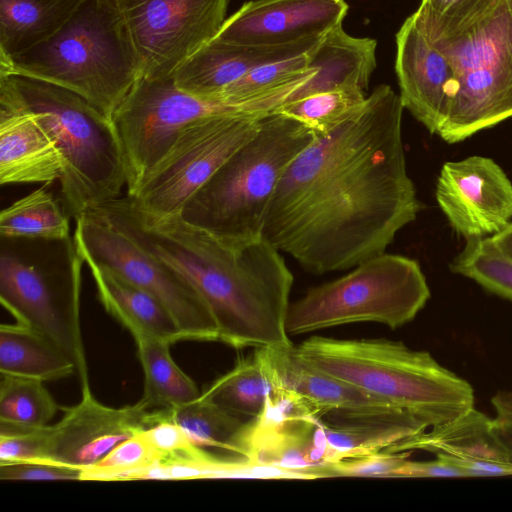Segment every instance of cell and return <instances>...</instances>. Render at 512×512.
Segmentation results:
<instances>
[{
    "mask_svg": "<svg viewBox=\"0 0 512 512\" xmlns=\"http://www.w3.org/2000/svg\"><path fill=\"white\" fill-rule=\"evenodd\" d=\"M403 111L399 94L382 84L316 137L280 179L263 238L317 275L385 253L423 209L407 172Z\"/></svg>",
    "mask_w": 512,
    "mask_h": 512,
    "instance_id": "cell-1",
    "label": "cell"
},
{
    "mask_svg": "<svg viewBox=\"0 0 512 512\" xmlns=\"http://www.w3.org/2000/svg\"><path fill=\"white\" fill-rule=\"evenodd\" d=\"M181 273L207 303L219 342L233 348L291 345L285 328L293 274L263 237L227 244L186 223L142 214L128 195L89 209Z\"/></svg>",
    "mask_w": 512,
    "mask_h": 512,
    "instance_id": "cell-2",
    "label": "cell"
},
{
    "mask_svg": "<svg viewBox=\"0 0 512 512\" xmlns=\"http://www.w3.org/2000/svg\"><path fill=\"white\" fill-rule=\"evenodd\" d=\"M450 61L454 80L437 130L461 142L512 117V0H474L448 14L410 15Z\"/></svg>",
    "mask_w": 512,
    "mask_h": 512,
    "instance_id": "cell-3",
    "label": "cell"
},
{
    "mask_svg": "<svg viewBox=\"0 0 512 512\" xmlns=\"http://www.w3.org/2000/svg\"><path fill=\"white\" fill-rule=\"evenodd\" d=\"M297 350L311 366L405 411L428 429L474 407L469 382L429 352L399 341L314 336Z\"/></svg>",
    "mask_w": 512,
    "mask_h": 512,
    "instance_id": "cell-4",
    "label": "cell"
},
{
    "mask_svg": "<svg viewBox=\"0 0 512 512\" xmlns=\"http://www.w3.org/2000/svg\"><path fill=\"white\" fill-rule=\"evenodd\" d=\"M0 102L36 115L56 141L64 167L61 202L75 219L120 197L126 163L113 122L80 95L19 75L0 74Z\"/></svg>",
    "mask_w": 512,
    "mask_h": 512,
    "instance_id": "cell-5",
    "label": "cell"
},
{
    "mask_svg": "<svg viewBox=\"0 0 512 512\" xmlns=\"http://www.w3.org/2000/svg\"><path fill=\"white\" fill-rule=\"evenodd\" d=\"M0 74L66 88L112 120L141 68L115 0H85L53 37L0 61Z\"/></svg>",
    "mask_w": 512,
    "mask_h": 512,
    "instance_id": "cell-6",
    "label": "cell"
},
{
    "mask_svg": "<svg viewBox=\"0 0 512 512\" xmlns=\"http://www.w3.org/2000/svg\"><path fill=\"white\" fill-rule=\"evenodd\" d=\"M315 138L297 120L267 114L257 133L222 164L179 216L223 243L263 237L266 211L280 179Z\"/></svg>",
    "mask_w": 512,
    "mask_h": 512,
    "instance_id": "cell-7",
    "label": "cell"
},
{
    "mask_svg": "<svg viewBox=\"0 0 512 512\" xmlns=\"http://www.w3.org/2000/svg\"><path fill=\"white\" fill-rule=\"evenodd\" d=\"M1 237L0 300L74 362L81 390L90 387L80 321L82 259L74 237Z\"/></svg>",
    "mask_w": 512,
    "mask_h": 512,
    "instance_id": "cell-8",
    "label": "cell"
},
{
    "mask_svg": "<svg viewBox=\"0 0 512 512\" xmlns=\"http://www.w3.org/2000/svg\"><path fill=\"white\" fill-rule=\"evenodd\" d=\"M430 295L416 260L385 252L290 303L285 328L288 335L359 322L396 329L411 322Z\"/></svg>",
    "mask_w": 512,
    "mask_h": 512,
    "instance_id": "cell-9",
    "label": "cell"
},
{
    "mask_svg": "<svg viewBox=\"0 0 512 512\" xmlns=\"http://www.w3.org/2000/svg\"><path fill=\"white\" fill-rule=\"evenodd\" d=\"M264 116L222 113L188 123L137 191L128 195L134 206L149 218L179 215L222 164L257 133Z\"/></svg>",
    "mask_w": 512,
    "mask_h": 512,
    "instance_id": "cell-10",
    "label": "cell"
},
{
    "mask_svg": "<svg viewBox=\"0 0 512 512\" xmlns=\"http://www.w3.org/2000/svg\"><path fill=\"white\" fill-rule=\"evenodd\" d=\"M75 222L73 237L84 263L107 267L152 294L172 316L185 341H219L207 303L181 273L90 212Z\"/></svg>",
    "mask_w": 512,
    "mask_h": 512,
    "instance_id": "cell-11",
    "label": "cell"
},
{
    "mask_svg": "<svg viewBox=\"0 0 512 512\" xmlns=\"http://www.w3.org/2000/svg\"><path fill=\"white\" fill-rule=\"evenodd\" d=\"M248 114L239 106L209 101L180 89L173 78L140 76L112 116L127 171V195L170 150L190 122L213 114Z\"/></svg>",
    "mask_w": 512,
    "mask_h": 512,
    "instance_id": "cell-12",
    "label": "cell"
},
{
    "mask_svg": "<svg viewBox=\"0 0 512 512\" xmlns=\"http://www.w3.org/2000/svg\"><path fill=\"white\" fill-rule=\"evenodd\" d=\"M141 76L167 77L213 40L229 0H115Z\"/></svg>",
    "mask_w": 512,
    "mask_h": 512,
    "instance_id": "cell-13",
    "label": "cell"
},
{
    "mask_svg": "<svg viewBox=\"0 0 512 512\" xmlns=\"http://www.w3.org/2000/svg\"><path fill=\"white\" fill-rule=\"evenodd\" d=\"M435 197L451 228L465 241L493 236L512 222V182L489 157L445 162Z\"/></svg>",
    "mask_w": 512,
    "mask_h": 512,
    "instance_id": "cell-14",
    "label": "cell"
},
{
    "mask_svg": "<svg viewBox=\"0 0 512 512\" xmlns=\"http://www.w3.org/2000/svg\"><path fill=\"white\" fill-rule=\"evenodd\" d=\"M256 350L274 387L298 397L318 417H329L330 424L419 421L405 411L311 366L292 344Z\"/></svg>",
    "mask_w": 512,
    "mask_h": 512,
    "instance_id": "cell-15",
    "label": "cell"
},
{
    "mask_svg": "<svg viewBox=\"0 0 512 512\" xmlns=\"http://www.w3.org/2000/svg\"><path fill=\"white\" fill-rule=\"evenodd\" d=\"M150 411L141 401L110 407L95 398L91 387L82 389L80 401L44 427V460L81 470L150 427Z\"/></svg>",
    "mask_w": 512,
    "mask_h": 512,
    "instance_id": "cell-16",
    "label": "cell"
},
{
    "mask_svg": "<svg viewBox=\"0 0 512 512\" xmlns=\"http://www.w3.org/2000/svg\"><path fill=\"white\" fill-rule=\"evenodd\" d=\"M348 9L345 0H251L226 18L214 40L246 47L315 42L341 25Z\"/></svg>",
    "mask_w": 512,
    "mask_h": 512,
    "instance_id": "cell-17",
    "label": "cell"
},
{
    "mask_svg": "<svg viewBox=\"0 0 512 512\" xmlns=\"http://www.w3.org/2000/svg\"><path fill=\"white\" fill-rule=\"evenodd\" d=\"M384 449L423 450L460 468L466 477L512 475V460L492 419L474 407L454 420L434 426Z\"/></svg>",
    "mask_w": 512,
    "mask_h": 512,
    "instance_id": "cell-18",
    "label": "cell"
},
{
    "mask_svg": "<svg viewBox=\"0 0 512 512\" xmlns=\"http://www.w3.org/2000/svg\"><path fill=\"white\" fill-rule=\"evenodd\" d=\"M395 72L404 109L436 134L454 80L447 57L409 16L396 33Z\"/></svg>",
    "mask_w": 512,
    "mask_h": 512,
    "instance_id": "cell-19",
    "label": "cell"
},
{
    "mask_svg": "<svg viewBox=\"0 0 512 512\" xmlns=\"http://www.w3.org/2000/svg\"><path fill=\"white\" fill-rule=\"evenodd\" d=\"M64 161L56 141L32 112L0 102V183L50 184Z\"/></svg>",
    "mask_w": 512,
    "mask_h": 512,
    "instance_id": "cell-20",
    "label": "cell"
},
{
    "mask_svg": "<svg viewBox=\"0 0 512 512\" xmlns=\"http://www.w3.org/2000/svg\"><path fill=\"white\" fill-rule=\"evenodd\" d=\"M318 41L280 47H246L213 39L182 63L173 78L183 91L219 102L225 89L253 68L305 53Z\"/></svg>",
    "mask_w": 512,
    "mask_h": 512,
    "instance_id": "cell-21",
    "label": "cell"
},
{
    "mask_svg": "<svg viewBox=\"0 0 512 512\" xmlns=\"http://www.w3.org/2000/svg\"><path fill=\"white\" fill-rule=\"evenodd\" d=\"M377 41L348 34L342 24L329 31L309 50V66L315 74L296 89L285 103L336 90L367 91L376 68ZM284 103V104H285Z\"/></svg>",
    "mask_w": 512,
    "mask_h": 512,
    "instance_id": "cell-22",
    "label": "cell"
},
{
    "mask_svg": "<svg viewBox=\"0 0 512 512\" xmlns=\"http://www.w3.org/2000/svg\"><path fill=\"white\" fill-rule=\"evenodd\" d=\"M92 274L100 303L132 336H152L168 343L185 341L172 316L148 291L115 271L85 263Z\"/></svg>",
    "mask_w": 512,
    "mask_h": 512,
    "instance_id": "cell-23",
    "label": "cell"
},
{
    "mask_svg": "<svg viewBox=\"0 0 512 512\" xmlns=\"http://www.w3.org/2000/svg\"><path fill=\"white\" fill-rule=\"evenodd\" d=\"M85 0H0V61L47 41Z\"/></svg>",
    "mask_w": 512,
    "mask_h": 512,
    "instance_id": "cell-24",
    "label": "cell"
},
{
    "mask_svg": "<svg viewBox=\"0 0 512 512\" xmlns=\"http://www.w3.org/2000/svg\"><path fill=\"white\" fill-rule=\"evenodd\" d=\"M0 374L55 381L77 374L73 360L35 329L16 322L0 326Z\"/></svg>",
    "mask_w": 512,
    "mask_h": 512,
    "instance_id": "cell-25",
    "label": "cell"
},
{
    "mask_svg": "<svg viewBox=\"0 0 512 512\" xmlns=\"http://www.w3.org/2000/svg\"><path fill=\"white\" fill-rule=\"evenodd\" d=\"M144 377L140 401L148 409H168L201 394L196 383L173 360L171 344L152 336L134 339Z\"/></svg>",
    "mask_w": 512,
    "mask_h": 512,
    "instance_id": "cell-26",
    "label": "cell"
},
{
    "mask_svg": "<svg viewBox=\"0 0 512 512\" xmlns=\"http://www.w3.org/2000/svg\"><path fill=\"white\" fill-rule=\"evenodd\" d=\"M178 424L191 441L235 454V440L244 423L240 416L203 397L168 409H152L151 426L159 421Z\"/></svg>",
    "mask_w": 512,
    "mask_h": 512,
    "instance_id": "cell-27",
    "label": "cell"
},
{
    "mask_svg": "<svg viewBox=\"0 0 512 512\" xmlns=\"http://www.w3.org/2000/svg\"><path fill=\"white\" fill-rule=\"evenodd\" d=\"M274 384L261 356L255 350L207 386L201 395L237 415L256 417Z\"/></svg>",
    "mask_w": 512,
    "mask_h": 512,
    "instance_id": "cell-28",
    "label": "cell"
},
{
    "mask_svg": "<svg viewBox=\"0 0 512 512\" xmlns=\"http://www.w3.org/2000/svg\"><path fill=\"white\" fill-rule=\"evenodd\" d=\"M69 213L45 188L18 199L0 214V236L65 239L70 237Z\"/></svg>",
    "mask_w": 512,
    "mask_h": 512,
    "instance_id": "cell-29",
    "label": "cell"
},
{
    "mask_svg": "<svg viewBox=\"0 0 512 512\" xmlns=\"http://www.w3.org/2000/svg\"><path fill=\"white\" fill-rule=\"evenodd\" d=\"M261 477L260 466L241 457L223 458L196 444L162 456L142 471L137 480H195L218 478Z\"/></svg>",
    "mask_w": 512,
    "mask_h": 512,
    "instance_id": "cell-30",
    "label": "cell"
},
{
    "mask_svg": "<svg viewBox=\"0 0 512 512\" xmlns=\"http://www.w3.org/2000/svg\"><path fill=\"white\" fill-rule=\"evenodd\" d=\"M332 462L384 450L428 429L416 420L365 423H323Z\"/></svg>",
    "mask_w": 512,
    "mask_h": 512,
    "instance_id": "cell-31",
    "label": "cell"
},
{
    "mask_svg": "<svg viewBox=\"0 0 512 512\" xmlns=\"http://www.w3.org/2000/svg\"><path fill=\"white\" fill-rule=\"evenodd\" d=\"M43 383L1 374L0 423L21 427L49 425L60 406Z\"/></svg>",
    "mask_w": 512,
    "mask_h": 512,
    "instance_id": "cell-32",
    "label": "cell"
},
{
    "mask_svg": "<svg viewBox=\"0 0 512 512\" xmlns=\"http://www.w3.org/2000/svg\"><path fill=\"white\" fill-rule=\"evenodd\" d=\"M450 270L512 301V257L501 251L490 236L466 240L451 261Z\"/></svg>",
    "mask_w": 512,
    "mask_h": 512,
    "instance_id": "cell-33",
    "label": "cell"
},
{
    "mask_svg": "<svg viewBox=\"0 0 512 512\" xmlns=\"http://www.w3.org/2000/svg\"><path fill=\"white\" fill-rule=\"evenodd\" d=\"M366 97L360 89H336L285 103L273 112L297 120L319 137L334 130L362 106Z\"/></svg>",
    "mask_w": 512,
    "mask_h": 512,
    "instance_id": "cell-34",
    "label": "cell"
},
{
    "mask_svg": "<svg viewBox=\"0 0 512 512\" xmlns=\"http://www.w3.org/2000/svg\"><path fill=\"white\" fill-rule=\"evenodd\" d=\"M162 455L139 434L126 439L93 464L80 470V481H130Z\"/></svg>",
    "mask_w": 512,
    "mask_h": 512,
    "instance_id": "cell-35",
    "label": "cell"
},
{
    "mask_svg": "<svg viewBox=\"0 0 512 512\" xmlns=\"http://www.w3.org/2000/svg\"><path fill=\"white\" fill-rule=\"evenodd\" d=\"M411 452L381 450L361 456L341 459L328 464L324 477H389L398 478Z\"/></svg>",
    "mask_w": 512,
    "mask_h": 512,
    "instance_id": "cell-36",
    "label": "cell"
},
{
    "mask_svg": "<svg viewBox=\"0 0 512 512\" xmlns=\"http://www.w3.org/2000/svg\"><path fill=\"white\" fill-rule=\"evenodd\" d=\"M2 481H80V470L50 461L0 463Z\"/></svg>",
    "mask_w": 512,
    "mask_h": 512,
    "instance_id": "cell-37",
    "label": "cell"
},
{
    "mask_svg": "<svg viewBox=\"0 0 512 512\" xmlns=\"http://www.w3.org/2000/svg\"><path fill=\"white\" fill-rule=\"evenodd\" d=\"M138 434L162 456L194 445L188 434L178 424L171 421H159Z\"/></svg>",
    "mask_w": 512,
    "mask_h": 512,
    "instance_id": "cell-38",
    "label": "cell"
},
{
    "mask_svg": "<svg viewBox=\"0 0 512 512\" xmlns=\"http://www.w3.org/2000/svg\"><path fill=\"white\" fill-rule=\"evenodd\" d=\"M466 477L465 473L449 461L436 457L428 461L407 460L399 471L398 478Z\"/></svg>",
    "mask_w": 512,
    "mask_h": 512,
    "instance_id": "cell-39",
    "label": "cell"
},
{
    "mask_svg": "<svg viewBox=\"0 0 512 512\" xmlns=\"http://www.w3.org/2000/svg\"><path fill=\"white\" fill-rule=\"evenodd\" d=\"M474 0H421L418 11L433 16L450 13Z\"/></svg>",
    "mask_w": 512,
    "mask_h": 512,
    "instance_id": "cell-40",
    "label": "cell"
},
{
    "mask_svg": "<svg viewBox=\"0 0 512 512\" xmlns=\"http://www.w3.org/2000/svg\"><path fill=\"white\" fill-rule=\"evenodd\" d=\"M491 404L497 420L512 424V389L498 391L491 398Z\"/></svg>",
    "mask_w": 512,
    "mask_h": 512,
    "instance_id": "cell-41",
    "label": "cell"
},
{
    "mask_svg": "<svg viewBox=\"0 0 512 512\" xmlns=\"http://www.w3.org/2000/svg\"><path fill=\"white\" fill-rule=\"evenodd\" d=\"M490 237L501 251L512 257V222L503 231Z\"/></svg>",
    "mask_w": 512,
    "mask_h": 512,
    "instance_id": "cell-42",
    "label": "cell"
},
{
    "mask_svg": "<svg viewBox=\"0 0 512 512\" xmlns=\"http://www.w3.org/2000/svg\"><path fill=\"white\" fill-rule=\"evenodd\" d=\"M495 421L498 436L512 460V424L501 422L496 418Z\"/></svg>",
    "mask_w": 512,
    "mask_h": 512,
    "instance_id": "cell-43",
    "label": "cell"
}]
</instances>
